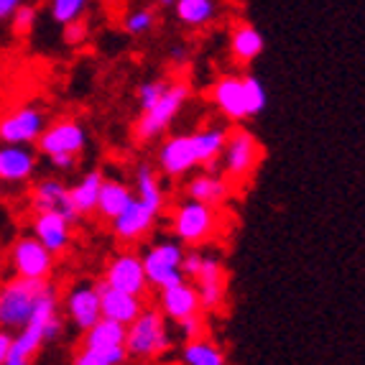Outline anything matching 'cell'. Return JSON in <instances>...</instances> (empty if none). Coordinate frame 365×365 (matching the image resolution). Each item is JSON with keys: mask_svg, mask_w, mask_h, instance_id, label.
<instances>
[{"mask_svg": "<svg viewBox=\"0 0 365 365\" xmlns=\"http://www.w3.org/2000/svg\"><path fill=\"white\" fill-rule=\"evenodd\" d=\"M227 130L225 128H207L197 133L171 135L164 140L158 151V166L166 177L179 179L187 177L195 166H210L215 169L222 146H225Z\"/></svg>", "mask_w": 365, "mask_h": 365, "instance_id": "cell-1", "label": "cell"}, {"mask_svg": "<svg viewBox=\"0 0 365 365\" xmlns=\"http://www.w3.org/2000/svg\"><path fill=\"white\" fill-rule=\"evenodd\" d=\"M123 347H125L128 358H138V360L164 355L171 347V335L169 329H166V317L158 309L146 307L125 327V345Z\"/></svg>", "mask_w": 365, "mask_h": 365, "instance_id": "cell-2", "label": "cell"}, {"mask_svg": "<svg viewBox=\"0 0 365 365\" xmlns=\"http://www.w3.org/2000/svg\"><path fill=\"white\" fill-rule=\"evenodd\" d=\"M222 227L220 207H210L195 200H184L171 212V232L177 235V243L182 245H202L210 243Z\"/></svg>", "mask_w": 365, "mask_h": 365, "instance_id": "cell-3", "label": "cell"}, {"mask_svg": "<svg viewBox=\"0 0 365 365\" xmlns=\"http://www.w3.org/2000/svg\"><path fill=\"white\" fill-rule=\"evenodd\" d=\"M189 100V85L184 79H171L166 92L158 98L156 105H151L148 110H140V118L133 125V138L138 143H148V140L164 135L174 118L182 113V108Z\"/></svg>", "mask_w": 365, "mask_h": 365, "instance_id": "cell-4", "label": "cell"}, {"mask_svg": "<svg viewBox=\"0 0 365 365\" xmlns=\"http://www.w3.org/2000/svg\"><path fill=\"white\" fill-rule=\"evenodd\" d=\"M51 284L36 279H16L0 284V329H21L29 322L31 312Z\"/></svg>", "mask_w": 365, "mask_h": 365, "instance_id": "cell-5", "label": "cell"}, {"mask_svg": "<svg viewBox=\"0 0 365 365\" xmlns=\"http://www.w3.org/2000/svg\"><path fill=\"white\" fill-rule=\"evenodd\" d=\"M222 169L227 184H245L258 171L263 161V146L256 135L245 128L227 130L225 146H222Z\"/></svg>", "mask_w": 365, "mask_h": 365, "instance_id": "cell-6", "label": "cell"}, {"mask_svg": "<svg viewBox=\"0 0 365 365\" xmlns=\"http://www.w3.org/2000/svg\"><path fill=\"white\" fill-rule=\"evenodd\" d=\"M182 258L184 248L177 240H161V243L151 245L146 256H140L148 287L161 292V289H169L174 284H179V281H184Z\"/></svg>", "mask_w": 365, "mask_h": 365, "instance_id": "cell-7", "label": "cell"}, {"mask_svg": "<svg viewBox=\"0 0 365 365\" xmlns=\"http://www.w3.org/2000/svg\"><path fill=\"white\" fill-rule=\"evenodd\" d=\"M11 268L21 279L49 281L54 274V256L34 235H24L11 248Z\"/></svg>", "mask_w": 365, "mask_h": 365, "instance_id": "cell-8", "label": "cell"}, {"mask_svg": "<svg viewBox=\"0 0 365 365\" xmlns=\"http://www.w3.org/2000/svg\"><path fill=\"white\" fill-rule=\"evenodd\" d=\"M36 146L43 156H56V153L82 156L87 146V130L74 118H59L56 123L41 130V135L36 138Z\"/></svg>", "mask_w": 365, "mask_h": 365, "instance_id": "cell-9", "label": "cell"}, {"mask_svg": "<svg viewBox=\"0 0 365 365\" xmlns=\"http://www.w3.org/2000/svg\"><path fill=\"white\" fill-rule=\"evenodd\" d=\"M100 281H103L105 287L118 289V292H125V294H135V297H143L148 292V281L146 274H143V261H140V256L133 253V250H123L115 258H110Z\"/></svg>", "mask_w": 365, "mask_h": 365, "instance_id": "cell-10", "label": "cell"}, {"mask_svg": "<svg viewBox=\"0 0 365 365\" xmlns=\"http://www.w3.org/2000/svg\"><path fill=\"white\" fill-rule=\"evenodd\" d=\"M46 128V115L34 105H21L0 118V140L6 146H29L36 143L41 130Z\"/></svg>", "mask_w": 365, "mask_h": 365, "instance_id": "cell-11", "label": "cell"}, {"mask_svg": "<svg viewBox=\"0 0 365 365\" xmlns=\"http://www.w3.org/2000/svg\"><path fill=\"white\" fill-rule=\"evenodd\" d=\"M210 100L215 108L227 118V120H248V95H245V77L240 74H222L210 87Z\"/></svg>", "mask_w": 365, "mask_h": 365, "instance_id": "cell-12", "label": "cell"}, {"mask_svg": "<svg viewBox=\"0 0 365 365\" xmlns=\"http://www.w3.org/2000/svg\"><path fill=\"white\" fill-rule=\"evenodd\" d=\"M156 217L158 215L153 212L151 207H146L138 197H133V200L123 207L120 215H115V217L110 220V222H113V235H115L118 243L135 245L153 230Z\"/></svg>", "mask_w": 365, "mask_h": 365, "instance_id": "cell-13", "label": "cell"}, {"mask_svg": "<svg viewBox=\"0 0 365 365\" xmlns=\"http://www.w3.org/2000/svg\"><path fill=\"white\" fill-rule=\"evenodd\" d=\"M64 314L74 324V329L85 332L98 322L103 312H100V292L98 284L92 281H79L64 297Z\"/></svg>", "mask_w": 365, "mask_h": 365, "instance_id": "cell-14", "label": "cell"}, {"mask_svg": "<svg viewBox=\"0 0 365 365\" xmlns=\"http://www.w3.org/2000/svg\"><path fill=\"white\" fill-rule=\"evenodd\" d=\"M195 289H197V297H200L202 312L222 309L227 297V274L217 258L212 256L202 258V266L195 276Z\"/></svg>", "mask_w": 365, "mask_h": 365, "instance_id": "cell-15", "label": "cell"}, {"mask_svg": "<svg viewBox=\"0 0 365 365\" xmlns=\"http://www.w3.org/2000/svg\"><path fill=\"white\" fill-rule=\"evenodd\" d=\"M31 207L34 212H54L61 215L67 222H77L79 215L72 207V200H69V187L61 179H41V182L34 187L31 192Z\"/></svg>", "mask_w": 365, "mask_h": 365, "instance_id": "cell-16", "label": "cell"}, {"mask_svg": "<svg viewBox=\"0 0 365 365\" xmlns=\"http://www.w3.org/2000/svg\"><path fill=\"white\" fill-rule=\"evenodd\" d=\"M31 227H34V237L49 250L51 256H61L72 245V222H67L61 215L36 212Z\"/></svg>", "mask_w": 365, "mask_h": 365, "instance_id": "cell-17", "label": "cell"}, {"mask_svg": "<svg viewBox=\"0 0 365 365\" xmlns=\"http://www.w3.org/2000/svg\"><path fill=\"white\" fill-rule=\"evenodd\" d=\"M158 312L174 322H182L192 314H202L200 297H197L195 284H189L187 279L174 284L169 289H161L158 294Z\"/></svg>", "mask_w": 365, "mask_h": 365, "instance_id": "cell-18", "label": "cell"}, {"mask_svg": "<svg viewBox=\"0 0 365 365\" xmlns=\"http://www.w3.org/2000/svg\"><path fill=\"white\" fill-rule=\"evenodd\" d=\"M98 292H100V312H103L105 319H113V322H120L128 327L140 312L146 309L143 304V297H135V294L118 292V289L105 287L103 281H98Z\"/></svg>", "mask_w": 365, "mask_h": 365, "instance_id": "cell-19", "label": "cell"}, {"mask_svg": "<svg viewBox=\"0 0 365 365\" xmlns=\"http://www.w3.org/2000/svg\"><path fill=\"white\" fill-rule=\"evenodd\" d=\"M36 171V156L26 146H3L0 148V182L21 184L29 182Z\"/></svg>", "mask_w": 365, "mask_h": 365, "instance_id": "cell-20", "label": "cell"}, {"mask_svg": "<svg viewBox=\"0 0 365 365\" xmlns=\"http://www.w3.org/2000/svg\"><path fill=\"white\" fill-rule=\"evenodd\" d=\"M263 54L261 31L250 21H235L230 26V56L237 64H250Z\"/></svg>", "mask_w": 365, "mask_h": 365, "instance_id": "cell-21", "label": "cell"}, {"mask_svg": "<svg viewBox=\"0 0 365 365\" xmlns=\"http://www.w3.org/2000/svg\"><path fill=\"white\" fill-rule=\"evenodd\" d=\"M187 197L210 207H220L230 197V184L217 174H197L187 182Z\"/></svg>", "mask_w": 365, "mask_h": 365, "instance_id": "cell-22", "label": "cell"}, {"mask_svg": "<svg viewBox=\"0 0 365 365\" xmlns=\"http://www.w3.org/2000/svg\"><path fill=\"white\" fill-rule=\"evenodd\" d=\"M133 200L128 184H123L120 179H103L100 184L98 205H95V215L103 220H113L115 215L123 212V207Z\"/></svg>", "mask_w": 365, "mask_h": 365, "instance_id": "cell-23", "label": "cell"}, {"mask_svg": "<svg viewBox=\"0 0 365 365\" xmlns=\"http://www.w3.org/2000/svg\"><path fill=\"white\" fill-rule=\"evenodd\" d=\"M177 19L187 29H205L217 19V0H174Z\"/></svg>", "mask_w": 365, "mask_h": 365, "instance_id": "cell-24", "label": "cell"}, {"mask_svg": "<svg viewBox=\"0 0 365 365\" xmlns=\"http://www.w3.org/2000/svg\"><path fill=\"white\" fill-rule=\"evenodd\" d=\"M103 171H87L85 177L79 179L77 184L69 187V200H72V207L77 210L79 217L95 212V205H98L100 195V184H103Z\"/></svg>", "mask_w": 365, "mask_h": 365, "instance_id": "cell-25", "label": "cell"}, {"mask_svg": "<svg viewBox=\"0 0 365 365\" xmlns=\"http://www.w3.org/2000/svg\"><path fill=\"white\" fill-rule=\"evenodd\" d=\"M120 345H125V324L100 317L90 329L82 332V340H79L77 347H120Z\"/></svg>", "mask_w": 365, "mask_h": 365, "instance_id": "cell-26", "label": "cell"}, {"mask_svg": "<svg viewBox=\"0 0 365 365\" xmlns=\"http://www.w3.org/2000/svg\"><path fill=\"white\" fill-rule=\"evenodd\" d=\"M135 197H138L146 207H151L156 215H161V210H164V205H166V195H164V189H161V184H158L156 171H153L151 166H138V169H135Z\"/></svg>", "mask_w": 365, "mask_h": 365, "instance_id": "cell-27", "label": "cell"}, {"mask_svg": "<svg viewBox=\"0 0 365 365\" xmlns=\"http://www.w3.org/2000/svg\"><path fill=\"white\" fill-rule=\"evenodd\" d=\"M182 360L184 365H225V353L207 337H197V340H187Z\"/></svg>", "mask_w": 365, "mask_h": 365, "instance_id": "cell-28", "label": "cell"}, {"mask_svg": "<svg viewBox=\"0 0 365 365\" xmlns=\"http://www.w3.org/2000/svg\"><path fill=\"white\" fill-rule=\"evenodd\" d=\"M125 347H77L72 365H125Z\"/></svg>", "mask_w": 365, "mask_h": 365, "instance_id": "cell-29", "label": "cell"}, {"mask_svg": "<svg viewBox=\"0 0 365 365\" xmlns=\"http://www.w3.org/2000/svg\"><path fill=\"white\" fill-rule=\"evenodd\" d=\"M87 6H90V0H49L51 19L61 26L74 19H82L87 13Z\"/></svg>", "mask_w": 365, "mask_h": 365, "instance_id": "cell-30", "label": "cell"}, {"mask_svg": "<svg viewBox=\"0 0 365 365\" xmlns=\"http://www.w3.org/2000/svg\"><path fill=\"white\" fill-rule=\"evenodd\" d=\"M156 26V11L153 8H135L123 19V29L128 31L130 36H143Z\"/></svg>", "mask_w": 365, "mask_h": 365, "instance_id": "cell-31", "label": "cell"}, {"mask_svg": "<svg viewBox=\"0 0 365 365\" xmlns=\"http://www.w3.org/2000/svg\"><path fill=\"white\" fill-rule=\"evenodd\" d=\"M34 26H36V8L21 3V6L11 13V29H13V34H16L19 38H24V36H29L31 31H34Z\"/></svg>", "mask_w": 365, "mask_h": 365, "instance_id": "cell-32", "label": "cell"}, {"mask_svg": "<svg viewBox=\"0 0 365 365\" xmlns=\"http://www.w3.org/2000/svg\"><path fill=\"white\" fill-rule=\"evenodd\" d=\"M171 79H148L143 85L138 87V108L140 110H148L151 105L158 103V98L166 92Z\"/></svg>", "mask_w": 365, "mask_h": 365, "instance_id": "cell-33", "label": "cell"}, {"mask_svg": "<svg viewBox=\"0 0 365 365\" xmlns=\"http://www.w3.org/2000/svg\"><path fill=\"white\" fill-rule=\"evenodd\" d=\"M61 36H64V43H69V46H82L87 41V36H90V21L85 16L69 21V24H64V34Z\"/></svg>", "mask_w": 365, "mask_h": 365, "instance_id": "cell-34", "label": "cell"}, {"mask_svg": "<svg viewBox=\"0 0 365 365\" xmlns=\"http://www.w3.org/2000/svg\"><path fill=\"white\" fill-rule=\"evenodd\" d=\"M177 324H179V332L184 335V340H197V337H202V329H205V319H202V314H192Z\"/></svg>", "mask_w": 365, "mask_h": 365, "instance_id": "cell-35", "label": "cell"}, {"mask_svg": "<svg viewBox=\"0 0 365 365\" xmlns=\"http://www.w3.org/2000/svg\"><path fill=\"white\" fill-rule=\"evenodd\" d=\"M202 253L200 250H189V253H184V258H182V274L184 276H192L195 279L197 276V271H200V266H202Z\"/></svg>", "mask_w": 365, "mask_h": 365, "instance_id": "cell-36", "label": "cell"}, {"mask_svg": "<svg viewBox=\"0 0 365 365\" xmlns=\"http://www.w3.org/2000/svg\"><path fill=\"white\" fill-rule=\"evenodd\" d=\"M49 158H51V166L59 171H72L79 161V156H72V153H56V156H49Z\"/></svg>", "mask_w": 365, "mask_h": 365, "instance_id": "cell-37", "label": "cell"}, {"mask_svg": "<svg viewBox=\"0 0 365 365\" xmlns=\"http://www.w3.org/2000/svg\"><path fill=\"white\" fill-rule=\"evenodd\" d=\"M11 342H13V335L8 329H0V365L6 363L8 358V350H11Z\"/></svg>", "mask_w": 365, "mask_h": 365, "instance_id": "cell-38", "label": "cell"}, {"mask_svg": "<svg viewBox=\"0 0 365 365\" xmlns=\"http://www.w3.org/2000/svg\"><path fill=\"white\" fill-rule=\"evenodd\" d=\"M24 0H0V21L3 19H11V13L21 6Z\"/></svg>", "mask_w": 365, "mask_h": 365, "instance_id": "cell-39", "label": "cell"}, {"mask_svg": "<svg viewBox=\"0 0 365 365\" xmlns=\"http://www.w3.org/2000/svg\"><path fill=\"white\" fill-rule=\"evenodd\" d=\"M171 61H174V64H179V67H182V64H187V51L182 49V46H177V49H171Z\"/></svg>", "mask_w": 365, "mask_h": 365, "instance_id": "cell-40", "label": "cell"}, {"mask_svg": "<svg viewBox=\"0 0 365 365\" xmlns=\"http://www.w3.org/2000/svg\"><path fill=\"white\" fill-rule=\"evenodd\" d=\"M103 6H105V8H110L113 13H118L120 8L128 6V0H103Z\"/></svg>", "mask_w": 365, "mask_h": 365, "instance_id": "cell-41", "label": "cell"}, {"mask_svg": "<svg viewBox=\"0 0 365 365\" xmlns=\"http://www.w3.org/2000/svg\"><path fill=\"white\" fill-rule=\"evenodd\" d=\"M158 6H174V0H156Z\"/></svg>", "mask_w": 365, "mask_h": 365, "instance_id": "cell-42", "label": "cell"}]
</instances>
